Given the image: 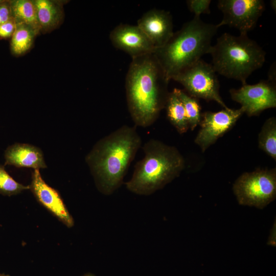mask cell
<instances>
[{"label": "cell", "instance_id": "1", "mask_svg": "<svg viewBox=\"0 0 276 276\" xmlns=\"http://www.w3.org/2000/svg\"><path fill=\"white\" fill-rule=\"evenodd\" d=\"M132 59L125 82L127 106L135 125L147 127L165 107L170 80L153 53Z\"/></svg>", "mask_w": 276, "mask_h": 276}, {"label": "cell", "instance_id": "2", "mask_svg": "<svg viewBox=\"0 0 276 276\" xmlns=\"http://www.w3.org/2000/svg\"><path fill=\"white\" fill-rule=\"evenodd\" d=\"M141 143L135 127L125 125L94 145L85 160L101 192L110 195L120 187Z\"/></svg>", "mask_w": 276, "mask_h": 276}, {"label": "cell", "instance_id": "3", "mask_svg": "<svg viewBox=\"0 0 276 276\" xmlns=\"http://www.w3.org/2000/svg\"><path fill=\"white\" fill-rule=\"evenodd\" d=\"M218 29L216 25L194 17L174 32L164 46L154 50L153 54L169 80L203 55L210 54Z\"/></svg>", "mask_w": 276, "mask_h": 276}, {"label": "cell", "instance_id": "4", "mask_svg": "<svg viewBox=\"0 0 276 276\" xmlns=\"http://www.w3.org/2000/svg\"><path fill=\"white\" fill-rule=\"evenodd\" d=\"M143 149L144 156L136 163L131 178L125 185L133 193L149 195L178 176L185 162L176 148L156 140L148 141Z\"/></svg>", "mask_w": 276, "mask_h": 276}, {"label": "cell", "instance_id": "5", "mask_svg": "<svg viewBox=\"0 0 276 276\" xmlns=\"http://www.w3.org/2000/svg\"><path fill=\"white\" fill-rule=\"evenodd\" d=\"M210 54L216 73L239 81L242 85L246 84L254 72L263 66L266 59L265 51L247 34L223 33L212 46Z\"/></svg>", "mask_w": 276, "mask_h": 276}, {"label": "cell", "instance_id": "6", "mask_svg": "<svg viewBox=\"0 0 276 276\" xmlns=\"http://www.w3.org/2000/svg\"><path fill=\"white\" fill-rule=\"evenodd\" d=\"M233 189L240 204L263 209L275 198V169L244 173L237 179Z\"/></svg>", "mask_w": 276, "mask_h": 276}, {"label": "cell", "instance_id": "7", "mask_svg": "<svg viewBox=\"0 0 276 276\" xmlns=\"http://www.w3.org/2000/svg\"><path fill=\"white\" fill-rule=\"evenodd\" d=\"M181 84L186 92L196 99L214 101L227 108L219 94V82L211 64L201 59L172 78Z\"/></svg>", "mask_w": 276, "mask_h": 276}, {"label": "cell", "instance_id": "8", "mask_svg": "<svg viewBox=\"0 0 276 276\" xmlns=\"http://www.w3.org/2000/svg\"><path fill=\"white\" fill-rule=\"evenodd\" d=\"M217 6L223 13L217 28L228 26L238 30L240 34L252 30L265 9L263 0H219Z\"/></svg>", "mask_w": 276, "mask_h": 276}, {"label": "cell", "instance_id": "9", "mask_svg": "<svg viewBox=\"0 0 276 276\" xmlns=\"http://www.w3.org/2000/svg\"><path fill=\"white\" fill-rule=\"evenodd\" d=\"M229 94L232 100L240 103L249 117L258 116L265 109L276 107L275 83L268 80L231 89Z\"/></svg>", "mask_w": 276, "mask_h": 276}, {"label": "cell", "instance_id": "10", "mask_svg": "<svg viewBox=\"0 0 276 276\" xmlns=\"http://www.w3.org/2000/svg\"><path fill=\"white\" fill-rule=\"evenodd\" d=\"M244 113L239 109L224 108L217 112L206 111L201 114L199 130L195 142L204 151L220 137L230 129Z\"/></svg>", "mask_w": 276, "mask_h": 276}, {"label": "cell", "instance_id": "11", "mask_svg": "<svg viewBox=\"0 0 276 276\" xmlns=\"http://www.w3.org/2000/svg\"><path fill=\"white\" fill-rule=\"evenodd\" d=\"M114 47L128 54L132 58L153 53L155 48L137 25L121 24L110 33Z\"/></svg>", "mask_w": 276, "mask_h": 276}, {"label": "cell", "instance_id": "12", "mask_svg": "<svg viewBox=\"0 0 276 276\" xmlns=\"http://www.w3.org/2000/svg\"><path fill=\"white\" fill-rule=\"evenodd\" d=\"M30 189L38 201L68 227L74 225L69 213L58 192L42 179L39 170L32 172Z\"/></svg>", "mask_w": 276, "mask_h": 276}, {"label": "cell", "instance_id": "13", "mask_svg": "<svg viewBox=\"0 0 276 276\" xmlns=\"http://www.w3.org/2000/svg\"><path fill=\"white\" fill-rule=\"evenodd\" d=\"M137 26L152 42L155 50L164 46L174 33L172 16L164 10L148 11L138 20Z\"/></svg>", "mask_w": 276, "mask_h": 276}, {"label": "cell", "instance_id": "14", "mask_svg": "<svg viewBox=\"0 0 276 276\" xmlns=\"http://www.w3.org/2000/svg\"><path fill=\"white\" fill-rule=\"evenodd\" d=\"M5 159L4 166L38 170L47 168L41 150L28 144L15 143L9 146L5 151Z\"/></svg>", "mask_w": 276, "mask_h": 276}, {"label": "cell", "instance_id": "15", "mask_svg": "<svg viewBox=\"0 0 276 276\" xmlns=\"http://www.w3.org/2000/svg\"><path fill=\"white\" fill-rule=\"evenodd\" d=\"M40 32L45 33L55 29L63 18L62 6L51 0L34 1Z\"/></svg>", "mask_w": 276, "mask_h": 276}, {"label": "cell", "instance_id": "16", "mask_svg": "<svg viewBox=\"0 0 276 276\" xmlns=\"http://www.w3.org/2000/svg\"><path fill=\"white\" fill-rule=\"evenodd\" d=\"M11 16L16 24H23L32 28L37 34L40 32L34 1H9Z\"/></svg>", "mask_w": 276, "mask_h": 276}, {"label": "cell", "instance_id": "17", "mask_svg": "<svg viewBox=\"0 0 276 276\" xmlns=\"http://www.w3.org/2000/svg\"><path fill=\"white\" fill-rule=\"evenodd\" d=\"M165 107L169 120L177 131L180 134L186 132L189 126L186 111L182 102L173 91L169 93Z\"/></svg>", "mask_w": 276, "mask_h": 276}, {"label": "cell", "instance_id": "18", "mask_svg": "<svg viewBox=\"0 0 276 276\" xmlns=\"http://www.w3.org/2000/svg\"><path fill=\"white\" fill-rule=\"evenodd\" d=\"M37 35L30 27L23 24H16L15 30L11 37L12 53L15 56H20L26 53L31 48Z\"/></svg>", "mask_w": 276, "mask_h": 276}, {"label": "cell", "instance_id": "19", "mask_svg": "<svg viewBox=\"0 0 276 276\" xmlns=\"http://www.w3.org/2000/svg\"><path fill=\"white\" fill-rule=\"evenodd\" d=\"M259 148L276 159V119L272 117L263 124L258 136Z\"/></svg>", "mask_w": 276, "mask_h": 276}, {"label": "cell", "instance_id": "20", "mask_svg": "<svg viewBox=\"0 0 276 276\" xmlns=\"http://www.w3.org/2000/svg\"><path fill=\"white\" fill-rule=\"evenodd\" d=\"M173 91L182 102L189 127L193 130L200 124L201 118V107L198 99L191 96L185 91L180 89L174 88Z\"/></svg>", "mask_w": 276, "mask_h": 276}, {"label": "cell", "instance_id": "21", "mask_svg": "<svg viewBox=\"0 0 276 276\" xmlns=\"http://www.w3.org/2000/svg\"><path fill=\"white\" fill-rule=\"evenodd\" d=\"M5 166L0 164V193L3 195L12 196L30 189L16 181L5 170Z\"/></svg>", "mask_w": 276, "mask_h": 276}, {"label": "cell", "instance_id": "22", "mask_svg": "<svg viewBox=\"0 0 276 276\" xmlns=\"http://www.w3.org/2000/svg\"><path fill=\"white\" fill-rule=\"evenodd\" d=\"M186 2L189 10L194 13V17H200L202 14L211 13V0H188Z\"/></svg>", "mask_w": 276, "mask_h": 276}, {"label": "cell", "instance_id": "23", "mask_svg": "<svg viewBox=\"0 0 276 276\" xmlns=\"http://www.w3.org/2000/svg\"><path fill=\"white\" fill-rule=\"evenodd\" d=\"M16 26L15 20L12 18L0 25V39L11 37Z\"/></svg>", "mask_w": 276, "mask_h": 276}, {"label": "cell", "instance_id": "24", "mask_svg": "<svg viewBox=\"0 0 276 276\" xmlns=\"http://www.w3.org/2000/svg\"><path fill=\"white\" fill-rule=\"evenodd\" d=\"M12 18L9 1H3L0 3V25Z\"/></svg>", "mask_w": 276, "mask_h": 276}, {"label": "cell", "instance_id": "25", "mask_svg": "<svg viewBox=\"0 0 276 276\" xmlns=\"http://www.w3.org/2000/svg\"><path fill=\"white\" fill-rule=\"evenodd\" d=\"M268 80L272 83H275V64H273L269 71Z\"/></svg>", "mask_w": 276, "mask_h": 276}, {"label": "cell", "instance_id": "26", "mask_svg": "<svg viewBox=\"0 0 276 276\" xmlns=\"http://www.w3.org/2000/svg\"><path fill=\"white\" fill-rule=\"evenodd\" d=\"M270 6L272 8V9L274 11H275V10H276V1L275 0L270 1Z\"/></svg>", "mask_w": 276, "mask_h": 276}, {"label": "cell", "instance_id": "27", "mask_svg": "<svg viewBox=\"0 0 276 276\" xmlns=\"http://www.w3.org/2000/svg\"><path fill=\"white\" fill-rule=\"evenodd\" d=\"M83 276H95V275L92 273H87L86 274H84Z\"/></svg>", "mask_w": 276, "mask_h": 276}, {"label": "cell", "instance_id": "28", "mask_svg": "<svg viewBox=\"0 0 276 276\" xmlns=\"http://www.w3.org/2000/svg\"><path fill=\"white\" fill-rule=\"evenodd\" d=\"M0 276H9V275H6V274H4L0 273Z\"/></svg>", "mask_w": 276, "mask_h": 276}, {"label": "cell", "instance_id": "29", "mask_svg": "<svg viewBox=\"0 0 276 276\" xmlns=\"http://www.w3.org/2000/svg\"><path fill=\"white\" fill-rule=\"evenodd\" d=\"M2 1H3L0 0V3H1Z\"/></svg>", "mask_w": 276, "mask_h": 276}]
</instances>
